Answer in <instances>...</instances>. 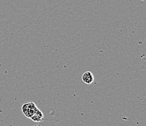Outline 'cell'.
I'll use <instances>...</instances> for the list:
<instances>
[{"label":"cell","mask_w":146,"mask_h":126,"mask_svg":"<svg viewBox=\"0 0 146 126\" xmlns=\"http://www.w3.org/2000/svg\"><path fill=\"white\" fill-rule=\"evenodd\" d=\"M82 79L85 84L90 85L94 82V75L91 71H86L82 75Z\"/></svg>","instance_id":"2"},{"label":"cell","mask_w":146,"mask_h":126,"mask_svg":"<svg viewBox=\"0 0 146 126\" xmlns=\"http://www.w3.org/2000/svg\"><path fill=\"white\" fill-rule=\"evenodd\" d=\"M30 119H31L35 123H41L44 120V115L40 109H37L35 113L34 114V115Z\"/></svg>","instance_id":"3"},{"label":"cell","mask_w":146,"mask_h":126,"mask_svg":"<svg viewBox=\"0 0 146 126\" xmlns=\"http://www.w3.org/2000/svg\"><path fill=\"white\" fill-rule=\"evenodd\" d=\"M37 107L33 102L24 103L22 107V112L27 118H31L37 110Z\"/></svg>","instance_id":"1"}]
</instances>
